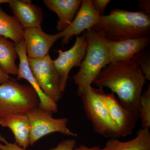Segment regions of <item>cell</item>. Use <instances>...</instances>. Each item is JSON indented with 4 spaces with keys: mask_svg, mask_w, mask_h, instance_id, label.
<instances>
[{
    "mask_svg": "<svg viewBox=\"0 0 150 150\" xmlns=\"http://www.w3.org/2000/svg\"><path fill=\"white\" fill-rule=\"evenodd\" d=\"M93 28L102 33L108 41L149 36L150 14L114 8L100 16Z\"/></svg>",
    "mask_w": 150,
    "mask_h": 150,
    "instance_id": "7a4b0ae2",
    "label": "cell"
},
{
    "mask_svg": "<svg viewBox=\"0 0 150 150\" xmlns=\"http://www.w3.org/2000/svg\"><path fill=\"white\" fill-rule=\"evenodd\" d=\"M0 150H26L17 144L16 143H11L0 134Z\"/></svg>",
    "mask_w": 150,
    "mask_h": 150,
    "instance_id": "603a6c76",
    "label": "cell"
},
{
    "mask_svg": "<svg viewBox=\"0 0 150 150\" xmlns=\"http://www.w3.org/2000/svg\"><path fill=\"white\" fill-rule=\"evenodd\" d=\"M30 125V145L33 146L38 140L51 133L59 132L71 137H77L67 127L69 120L67 118H54L52 114L39 107L27 113Z\"/></svg>",
    "mask_w": 150,
    "mask_h": 150,
    "instance_id": "8992f818",
    "label": "cell"
},
{
    "mask_svg": "<svg viewBox=\"0 0 150 150\" xmlns=\"http://www.w3.org/2000/svg\"><path fill=\"white\" fill-rule=\"evenodd\" d=\"M101 149L99 146H95L92 147H88L84 145H80L79 146L75 148L74 150H101Z\"/></svg>",
    "mask_w": 150,
    "mask_h": 150,
    "instance_id": "484cf974",
    "label": "cell"
},
{
    "mask_svg": "<svg viewBox=\"0 0 150 150\" xmlns=\"http://www.w3.org/2000/svg\"><path fill=\"white\" fill-rule=\"evenodd\" d=\"M146 79L133 60L110 63L104 68L94 84L106 87L118 97L122 106L139 118L140 100Z\"/></svg>",
    "mask_w": 150,
    "mask_h": 150,
    "instance_id": "6da1fadb",
    "label": "cell"
},
{
    "mask_svg": "<svg viewBox=\"0 0 150 150\" xmlns=\"http://www.w3.org/2000/svg\"><path fill=\"white\" fill-rule=\"evenodd\" d=\"M24 30L15 17L6 13L0 6V35L18 44L24 40Z\"/></svg>",
    "mask_w": 150,
    "mask_h": 150,
    "instance_id": "d6986e66",
    "label": "cell"
},
{
    "mask_svg": "<svg viewBox=\"0 0 150 150\" xmlns=\"http://www.w3.org/2000/svg\"><path fill=\"white\" fill-rule=\"evenodd\" d=\"M110 0H93L94 8L100 16L103 15L104 11Z\"/></svg>",
    "mask_w": 150,
    "mask_h": 150,
    "instance_id": "cb8c5ba5",
    "label": "cell"
},
{
    "mask_svg": "<svg viewBox=\"0 0 150 150\" xmlns=\"http://www.w3.org/2000/svg\"><path fill=\"white\" fill-rule=\"evenodd\" d=\"M23 38L28 58L40 59L49 55L50 48L62 35L60 32L48 34L42 28H29L24 29Z\"/></svg>",
    "mask_w": 150,
    "mask_h": 150,
    "instance_id": "8fae6325",
    "label": "cell"
},
{
    "mask_svg": "<svg viewBox=\"0 0 150 150\" xmlns=\"http://www.w3.org/2000/svg\"><path fill=\"white\" fill-rule=\"evenodd\" d=\"M0 126L10 129L17 144L25 149L28 147L30 125L27 114H11L0 118Z\"/></svg>",
    "mask_w": 150,
    "mask_h": 150,
    "instance_id": "2e32d148",
    "label": "cell"
},
{
    "mask_svg": "<svg viewBox=\"0 0 150 150\" xmlns=\"http://www.w3.org/2000/svg\"><path fill=\"white\" fill-rule=\"evenodd\" d=\"M150 43L149 36L121 41H108V49L110 63L132 60L135 55L146 49Z\"/></svg>",
    "mask_w": 150,
    "mask_h": 150,
    "instance_id": "4fadbf2b",
    "label": "cell"
},
{
    "mask_svg": "<svg viewBox=\"0 0 150 150\" xmlns=\"http://www.w3.org/2000/svg\"><path fill=\"white\" fill-rule=\"evenodd\" d=\"M132 60L140 67L146 80H150V54L149 49H146L134 56Z\"/></svg>",
    "mask_w": 150,
    "mask_h": 150,
    "instance_id": "44dd1931",
    "label": "cell"
},
{
    "mask_svg": "<svg viewBox=\"0 0 150 150\" xmlns=\"http://www.w3.org/2000/svg\"><path fill=\"white\" fill-rule=\"evenodd\" d=\"M101 16L94 8L93 0H82L79 9L71 24L61 32L62 43L66 45L75 35L92 28Z\"/></svg>",
    "mask_w": 150,
    "mask_h": 150,
    "instance_id": "30bf717a",
    "label": "cell"
},
{
    "mask_svg": "<svg viewBox=\"0 0 150 150\" xmlns=\"http://www.w3.org/2000/svg\"><path fill=\"white\" fill-rule=\"evenodd\" d=\"M48 9L54 12L59 17L56 28L62 32L71 23L80 7L81 0H44Z\"/></svg>",
    "mask_w": 150,
    "mask_h": 150,
    "instance_id": "9a60e30c",
    "label": "cell"
},
{
    "mask_svg": "<svg viewBox=\"0 0 150 150\" xmlns=\"http://www.w3.org/2000/svg\"><path fill=\"white\" fill-rule=\"evenodd\" d=\"M83 33L87 42L86 52L80 69L73 77L79 96L91 86L102 70L110 64L108 40L102 33L92 28Z\"/></svg>",
    "mask_w": 150,
    "mask_h": 150,
    "instance_id": "3957f363",
    "label": "cell"
},
{
    "mask_svg": "<svg viewBox=\"0 0 150 150\" xmlns=\"http://www.w3.org/2000/svg\"><path fill=\"white\" fill-rule=\"evenodd\" d=\"M11 77L9 75L6 74L4 72L0 67V84L7 81Z\"/></svg>",
    "mask_w": 150,
    "mask_h": 150,
    "instance_id": "4316f807",
    "label": "cell"
},
{
    "mask_svg": "<svg viewBox=\"0 0 150 150\" xmlns=\"http://www.w3.org/2000/svg\"><path fill=\"white\" fill-rule=\"evenodd\" d=\"M8 4L13 16L24 29L42 28L43 14L39 6L25 0H10Z\"/></svg>",
    "mask_w": 150,
    "mask_h": 150,
    "instance_id": "5bb4252c",
    "label": "cell"
},
{
    "mask_svg": "<svg viewBox=\"0 0 150 150\" xmlns=\"http://www.w3.org/2000/svg\"><path fill=\"white\" fill-rule=\"evenodd\" d=\"M15 45L13 41L0 35V67L6 74L17 76L18 67L15 62L18 55Z\"/></svg>",
    "mask_w": 150,
    "mask_h": 150,
    "instance_id": "ac0fdd59",
    "label": "cell"
},
{
    "mask_svg": "<svg viewBox=\"0 0 150 150\" xmlns=\"http://www.w3.org/2000/svg\"><path fill=\"white\" fill-rule=\"evenodd\" d=\"M15 48L20 61L18 74L17 75V79L19 80L24 79L29 83L37 93L39 98L38 107L51 114L58 112V106L57 103L47 96L43 92L30 69L28 64L26 45L24 40L18 44H15Z\"/></svg>",
    "mask_w": 150,
    "mask_h": 150,
    "instance_id": "9c48e42d",
    "label": "cell"
},
{
    "mask_svg": "<svg viewBox=\"0 0 150 150\" xmlns=\"http://www.w3.org/2000/svg\"><path fill=\"white\" fill-rule=\"evenodd\" d=\"M101 150H150L149 130L141 129L134 139L127 142H121L117 138L108 140Z\"/></svg>",
    "mask_w": 150,
    "mask_h": 150,
    "instance_id": "e0dca14e",
    "label": "cell"
},
{
    "mask_svg": "<svg viewBox=\"0 0 150 150\" xmlns=\"http://www.w3.org/2000/svg\"><path fill=\"white\" fill-rule=\"evenodd\" d=\"M102 88L89 87L81 96L87 117L93 130L105 137L119 138L118 129L110 117L103 99Z\"/></svg>",
    "mask_w": 150,
    "mask_h": 150,
    "instance_id": "5b68a950",
    "label": "cell"
},
{
    "mask_svg": "<svg viewBox=\"0 0 150 150\" xmlns=\"http://www.w3.org/2000/svg\"><path fill=\"white\" fill-rule=\"evenodd\" d=\"M138 6L140 9V11L150 14V0H140L138 1Z\"/></svg>",
    "mask_w": 150,
    "mask_h": 150,
    "instance_id": "d4e9b609",
    "label": "cell"
},
{
    "mask_svg": "<svg viewBox=\"0 0 150 150\" xmlns=\"http://www.w3.org/2000/svg\"><path fill=\"white\" fill-rule=\"evenodd\" d=\"M87 42L84 33L77 36L74 45L69 50L57 51L59 56L53 60V63L59 75L60 89L63 93L67 86L70 71L75 67H80L85 56Z\"/></svg>",
    "mask_w": 150,
    "mask_h": 150,
    "instance_id": "ba28073f",
    "label": "cell"
},
{
    "mask_svg": "<svg viewBox=\"0 0 150 150\" xmlns=\"http://www.w3.org/2000/svg\"><path fill=\"white\" fill-rule=\"evenodd\" d=\"M37 93L30 85L22 84L15 78L0 84V118L25 113L38 107Z\"/></svg>",
    "mask_w": 150,
    "mask_h": 150,
    "instance_id": "277c9868",
    "label": "cell"
},
{
    "mask_svg": "<svg viewBox=\"0 0 150 150\" xmlns=\"http://www.w3.org/2000/svg\"><path fill=\"white\" fill-rule=\"evenodd\" d=\"M103 98L110 117L118 129L119 138L131 135L139 118L122 106L113 93H104Z\"/></svg>",
    "mask_w": 150,
    "mask_h": 150,
    "instance_id": "7c38bea8",
    "label": "cell"
},
{
    "mask_svg": "<svg viewBox=\"0 0 150 150\" xmlns=\"http://www.w3.org/2000/svg\"><path fill=\"white\" fill-rule=\"evenodd\" d=\"M76 141L74 139H68L62 141L56 147L48 150H74L76 147Z\"/></svg>",
    "mask_w": 150,
    "mask_h": 150,
    "instance_id": "7402d4cb",
    "label": "cell"
},
{
    "mask_svg": "<svg viewBox=\"0 0 150 150\" xmlns=\"http://www.w3.org/2000/svg\"><path fill=\"white\" fill-rule=\"evenodd\" d=\"M33 74L45 94L56 103L62 98L59 75L49 55L40 59L28 58Z\"/></svg>",
    "mask_w": 150,
    "mask_h": 150,
    "instance_id": "52a82bcc",
    "label": "cell"
},
{
    "mask_svg": "<svg viewBox=\"0 0 150 150\" xmlns=\"http://www.w3.org/2000/svg\"><path fill=\"white\" fill-rule=\"evenodd\" d=\"M139 119L142 123V129L149 130L150 128V85L142 93L139 108Z\"/></svg>",
    "mask_w": 150,
    "mask_h": 150,
    "instance_id": "ffe728a7",
    "label": "cell"
},
{
    "mask_svg": "<svg viewBox=\"0 0 150 150\" xmlns=\"http://www.w3.org/2000/svg\"><path fill=\"white\" fill-rule=\"evenodd\" d=\"M10 0H0V4L4 3H8Z\"/></svg>",
    "mask_w": 150,
    "mask_h": 150,
    "instance_id": "83f0119b",
    "label": "cell"
}]
</instances>
